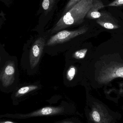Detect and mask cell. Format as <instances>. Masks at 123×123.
Wrapping results in <instances>:
<instances>
[{
	"label": "cell",
	"mask_w": 123,
	"mask_h": 123,
	"mask_svg": "<svg viewBox=\"0 0 123 123\" xmlns=\"http://www.w3.org/2000/svg\"><path fill=\"white\" fill-rule=\"evenodd\" d=\"M56 0H43L42 7L45 14H48L52 9Z\"/></svg>",
	"instance_id": "cell-11"
},
{
	"label": "cell",
	"mask_w": 123,
	"mask_h": 123,
	"mask_svg": "<svg viewBox=\"0 0 123 123\" xmlns=\"http://www.w3.org/2000/svg\"><path fill=\"white\" fill-rule=\"evenodd\" d=\"M15 66L14 62L8 61L4 67L0 75L2 85L7 87L13 84L15 80Z\"/></svg>",
	"instance_id": "cell-7"
},
{
	"label": "cell",
	"mask_w": 123,
	"mask_h": 123,
	"mask_svg": "<svg viewBox=\"0 0 123 123\" xmlns=\"http://www.w3.org/2000/svg\"><path fill=\"white\" fill-rule=\"evenodd\" d=\"M99 105L96 104L92 107L90 113L91 119L95 123H104L105 122V114Z\"/></svg>",
	"instance_id": "cell-9"
},
{
	"label": "cell",
	"mask_w": 123,
	"mask_h": 123,
	"mask_svg": "<svg viewBox=\"0 0 123 123\" xmlns=\"http://www.w3.org/2000/svg\"><path fill=\"white\" fill-rule=\"evenodd\" d=\"M105 8L102 0H93L92 6L87 12L85 18L90 19H97L101 16L99 10Z\"/></svg>",
	"instance_id": "cell-8"
},
{
	"label": "cell",
	"mask_w": 123,
	"mask_h": 123,
	"mask_svg": "<svg viewBox=\"0 0 123 123\" xmlns=\"http://www.w3.org/2000/svg\"><path fill=\"white\" fill-rule=\"evenodd\" d=\"M88 30V27L84 25L78 29L73 31L65 30L61 31L52 36L49 40L46 45L53 46L66 42L81 35L85 34Z\"/></svg>",
	"instance_id": "cell-5"
},
{
	"label": "cell",
	"mask_w": 123,
	"mask_h": 123,
	"mask_svg": "<svg viewBox=\"0 0 123 123\" xmlns=\"http://www.w3.org/2000/svg\"><path fill=\"white\" fill-rule=\"evenodd\" d=\"M111 37L113 38L116 39L121 41L123 43V34L119 35L112 34Z\"/></svg>",
	"instance_id": "cell-16"
},
{
	"label": "cell",
	"mask_w": 123,
	"mask_h": 123,
	"mask_svg": "<svg viewBox=\"0 0 123 123\" xmlns=\"http://www.w3.org/2000/svg\"><path fill=\"white\" fill-rule=\"evenodd\" d=\"M93 0H82L63 14L51 30V33L79 25L84 21L86 15L92 6Z\"/></svg>",
	"instance_id": "cell-2"
},
{
	"label": "cell",
	"mask_w": 123,
	"mask_h": 123,
	"mask_svg": "<svg viewBox=\"0 0 123 123\" xmlns=\"http://www.w3.org/2000/svg\"><path fill=\"white\" fill-rule=\"evenodd\" d=\"M109 8H123V0H112V1L105 5V7Z\"/></svg>",
	"instance_id": "cell-13"
},
{
	"label": "cell",
	"mask_w": 123,
	"mask_h": 123,
	"mask_svg": "<svg viewBox=\"0 0 123 123\" xmlns=\"http://www.w3.org/2000/svg\"><path fill=\"white\" fill-rule=\"evenodd\" d=\"M101 16L96 22L106 31L112 34H123V22L107 11H101Z\"/></svg>",
	"instance_id": "cell-3"
},
{
	"label": "cell",
	"mask_w": 123,
	"mask_h": 123,
	"mask_svg": "<svg viewBox=\"0 0 123 123\" xmlns=\"http://www.w3.org/2000/svg\"><path fill=\"white\" fill-rule=\"evenodd\" d=\"M38 88V87L37 85H31L23 87L20 88L15 92L13 96L14 105H16L17 102L20 98L32 91L37 89Z\"/></svg>",
	"instance_id": "cell-10"
},
{
	"label": "cell",
	"mask_w": 123,
	"mask_h": 123,
	"mask_svg": "<svg viewBox=\"0 0 123 123\" xmlns=\"http://www.w3.org/2000/svg\"><path fill=\"white\" fill-rule=\"evenodd\" d=\"M87 51L88 49L87 48H85L77 50L73 54V57L74 58L77 60L83 59L85 57Z\"/></svg>",
	"instance_id": "cell-12"
},
{
	"label": "cell",
	"mask_w": 123,
	"mask_h": 123,
	"mask_svg": "<svg viewBox=\"0 0 123 123\" xmlns=\"http://www.w3.org/2000/svg\"><path fill=\"white\" fill-rule=\"evenodd\" d=\"M81 0H69V1L67 3L66 6L64 8L63 12V14L66 13L69 9H71L74 5L78 3Z\"/></svg>",
	"instance_id": "cell-15"
},
{
	"label": "cell",
	"mask_w": 123,
	"mask_h": 123,
	"mask_svg": "<svg viewBox=\"0 0 123 123\" xmlns=\"http://www.w3.org/2000/svg\"><path fill=\"white\" fill-rule=\"evenodd\" d=\"M73 123V122H71V121H62V122H59V123Z\"/></svg>",
	"instance_id": "cell-18"
},
{
	"label": "cell",
	"mask_w": 123,
	"mask_h": 123,
	"mask_svg": "<svg viewBox=\"0 0 123 123\" xmlns=\"http://www.w3.org/2000/svg\"><path fill=\"white\" fill-rule=\"evenodd\" d=\"M76 72V68L74 66H71L67 72V78L68 80L71 81L74 79Z\"/></svg>",
	"instance_id": "cell-14"
},
{
	"label": "cell",
	"mask_w": 123,
	"mask_h": 123,
	"mask_svg": "<svg viewBox=\"0 0 123 123\" xmlns=\"http://www.w3.org/2000/svg\"><path fill=\"white\" fill-rule=\"evenodd\" d=\"M120 15V17L121 18L123 19V13H121Z\"/></svg>",
	"instance_id": "cell-19"
},
{
	"label": "cell",
	"mask_w": 123,
	"mask_h": 123,
	"mask_svg": "<svg viewBox=\"0 0 123 123\" xmlns=\"http://www.w3.org/2000/svg\"><path fill=\"white\" fill-rule=\"evenodd\" d=\"M63 107H47L27 114H9L0 115V118H7L13 119H25L38 116L54 115L61 114L64 112Z\"/></svg>",
	"instance_id": "cell-4"
},
{
	"label": "cell",
	"mask_w": 123,
	"mask_h": 123,
	"mask_svg": "<svg viewBox=\"0 0 123 123\" xmlns=\"http://www.w3.org/2000/svg\"><path fill=\"white\" fill-rule=\"evenodd\" d=\"M97 62L95 80L99 86H112L117 79H123V43L112 37L102 45Z\"/></svg>",
	"instance_id": "cell-1"
},
{
	"label": "cell",
	"mask_w": 123,
	"mask_h": 123,
	"mask_svg": "<svg viewBox=\"0 0 123 123\" xmlns=\"http://www.w3.org/2000/svg\"><path fill=\"white\" fill-rule=\"evenodd\" d=\"M0 123H18L9 120H6V119H2V118H0Z\"/></svg>",
	"instance_id": "cell-17"
},
{
	"label": "cell",
	"mask_w": 123,
	"mask_h": 123,
	"mask_svg": "<svg viewBox=\"0 0 123 123\" xmlns=\"http://www.w3.org/2000/svg\"><path fill=\"white\" fill-rule=\"evenodd\" d=\"M45 45V39L42 37L37 39L32 45L29 56L30 66L32 69L39 63Z\"/></svg>",
	"instance_id": "cell-6"
}]
</instances>
